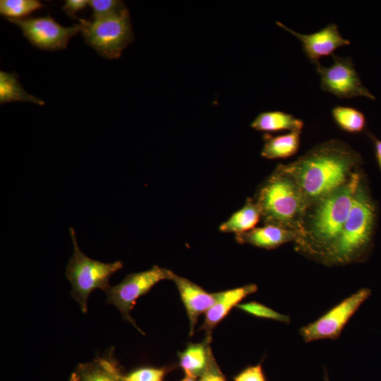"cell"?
I'll list each match as a JSON object with an SVG mask.
<instances>
[{"label":"cell","mask_w":381,"mask_h":381,"mask_svg":"<svg viewBox=\"0 0 381 381\" xmlns=\"http://www.w3.org/2000/svg\"><path fill=\"white\" fill-rule=\"evenodd\" d=\"M361 163L348 144L330 140L315 146L296 161L277 168L296 183L309 205L345 183Z\"/></svg>","instance_id":"6da1fadb"},{"label":"cell","mask_w":381,"mask_h":381,"mask_svg":"<svg viewBox=\"0 0 381 381\" xmlns=\"http://www.w3.org/2000/svg\"><path fill=\"white\" fill-rule=\"evenodd\" d=\"M241 310L257 318L277 320L281 322L289 323L290 318L257 301H250L239 303L236 306Z\"/></svg>","instance_id":"603a6c76"},{"label":"cell","mask_w":381,"mask_h":381,"mask_svg":"<svg viewBox=\"0 0 381 381\" xmlns=\"http://www.w3.org/2000/svg\"><path fill=\"white\" fill-rule=\"evenodd\" d=\"M211 341V337H205L202 342L189 343L183 351L179 352V365L186 376L197 379L205 372L214 357Z\"/></svg>","instance_id":"9a60e30c"},{"label":"cell","mask_w":381,"mask_h":381,"mask_svg":"<svg viewBox=\"0 0 381 381\" xmlns=\"http://www.w3.org/2000/svg\"><path fill=\"white\" fill-rule=\"evenodd\" d=\"M277 24L301 41L306 56L315 65L320 63V57L332 55L337 49L351 43L341 35L337 25L334 23H329L310 34L298 33L281 22L277 21Z\"/></svg>","instance_id":"8fae6325"},{"label":"cell","mask_w":381,"mask_h":381,"mask_svg":"<svg viewBox=\"0 0 381 381\" xmlns=\"http://www.w3.org/2000/svg\"><path fill=\"white\" fill-rule=\"evenodd\" d=\"M301 234L298 231L286 229L272 224H265L260 227L236 234V242L249 244L258 248L271 250L289 242L296 243Z\"/></svg>","instance_id":"5bb4252c"},{"label":"cell","mask_w":381,"mask_h":381,"mask_svg":"<svg viewBox=\"0 0 381 381\" xmlns=\"http://www.w3.org/2000/svg\"><path fill=\"white\" fill-rule=\"evenodd\" d=\"M333 63L325 67L320 63L315 64L320 78V87L340 99L365 97L375 99V97L363 85L355 65L349 56L332 55Z\"/></svg>","instance_id":"9c48e42d"},{"label":"cell","mask_w":381,"mask_h":381,"mask_svg":"<svg viewBox=\"0 0 381 381\" xmlns=\"http://www.w3.org/2000/svg\"><path fill=\"white\" fill-rule=\"evenodd\" d=\"M173 273L170 270L156 265L147 270L131 273L120 283L110 286L105 291L107 303L116 307L125 321L144 334L131 317V311L140 297L148 293L160 281L171 280Z\"/></svg>","instance_id":"52a82bcc"},{"label":"cell","mask_w":381,"mask_h":381,"mask_svg":"<svg viewBox=\"0 0 381 381\" xmlns=\"http://www.w3.org/2000/svg\"><path fill=\"white\" fill-rule=\"evenodd\" d=\"M87 4V0H66L62 8L72 18H76V12L83 9Z\"/></svg>","instance_id":"83f0119b"},{"label":"cell","mask_w":381,"mask_h":381,"mask_svg":"<svg viewBox=\"0 0 381 381\" xmlns=\"http://www.w3.org/2000/svg\"><path fill=\"white\" fill-rule=\"evenodd\" d=\"M376 212L375 202L362 178L347 219L322 263L346 265L365 260L373 246Z\"/></svg>","instance_id":"3957f363"},{"label":"cell","mask_w":381,"mask_h":381,"mask_svg":"<svg viewBox=\"0 0 381 381\" xmlns=\"http://www.w3.org/2000/svg\"><path fill=\"white\" fill-rule=\"evenodd\" d=\"M362 178L354 171L345 183L309 205L296 243L299 253L322 262L347 219Z\"/></svg>","instance_id":"7a4b0ae2"},{"label":"cell","mask_w":381,"mask_h":381,"mask_svg":"<svg viewBox=\"0 0 381 381\" xmlns=\"http://www.w3.org/2000/svg\"><path fill=\"white\" fill-rule=\"evenodd\" d=\"M18 25L24 36L35 47L44 50L65 49L70 39L81 30L80 24L64 27L50 15L44 17L6 18Z\"/></svg>","instance_id":"30bf717a"},{"label":"cell","mask_w":381,"mask_h":381,"mask_svg":"<svg viewBox=\"0 0 381 381\" xmlns=\"http://www.w3.org/2000/svg\"><path fill=\"white\" fill-rule=\"evenodd\" d=\"M37 0H1L0 13L6 18H24L32 12L43 8Z\"/></svg>","instance_id":"7402d4cb"},{"label":"cell","mask_w":381,"mask_h":381,"mask_svg":"<svg viewBox=\"0 0 381 381\" xmlns=\"http://www.w3.org/2000/svg\"><path fill=\"white\" fill-rule=\"evenodd\" d=\"M69 231L73 253L66 265V277L72 286L71 296L86 313L91 292L96 289L105 292L110 286L111 277L122 269L123 264L120 260L103 262L86 256L79 248L73 228L71 227Z\"/></svg>","instance_id":"5b68a950"},{"label":"cell","mask_w":381,"mask_h":381,"mask_svg":"<svg viewBox=\"0 0 381 381\" xmlns=\"http://www.w3.org/2000/svg\"><path fill=\"white\" fill-rule=\"evenodd\" d=\"M371 294L362 288L331 308L316 320L303 326L299 334L305 342L339 338L346 325Z\"/></svg>","instance_id":"ba28073f"},{"label":"cell","mask_w":381,"mask_h":381,"mask_svg":"<svg viewBox=\"0 0 381 381\" xmlns=\"http://www.w3.org/2000/svg\"><path fill=\"white\" fill-rule=\"evenodd\" d=\"M198 381H226L214 357L212 358L209 366L205 372L199 377Z\"/></svg>","instance_id":"4316f807"},{"label":"cell","mask_w":381,"mask_h":381,"mask_svg":"<svg viewBox=\"0 0 381 381\" xmlns=\"http://www.w3.org/2000/svg\"><path fill=\"white\" fill-rule=\"evenodd\" d=\"M168 368L143 367L120 375L121 381H163Z\"/></svg>","instance_id":"cb8c5ba5"},{"label":"cell","mask_w":381,"mask_h":381,"mask_svg":"<svg viewBox=\"0 0 381 381\" xmlns=\"http://www.w3.org/2000/svg\"><path fill=\"white\" fill-rule=\"evenodd\" d=\"M331 113L334 123L343 131L359 133L366 128L365 116L356 108L336 106L332 108Z\"/></svg>","instance_id":"44dd1931"},{"label":"cell","mask_w":381,"mask_h":381,"mask_svg":"<svg viewBox=\"0 0 381 381\" xmlns=\"http://www.w3.org/2000/svg\"><path fill=\"white\" fill-rule=\"evenodd\" d=\"M234 381H267L261 363L250 365L241 371Z\"/></svg>","instance_id":"484cf974"},{"label":"cell","mask_w":381,"mask_h":381,"mask_svg":"<svg viewBox=\"0 0 381 381\" xmlns=\"http://www.w3.org/2000/svg\"><path fill=\"white\" fill-rule=\"evenodd\" d=\"M171 280L175 283L189 320V335L194 334L199 316L205 313L215 303L216 293H209L190 280L174 272Z\"/></svg>","instance_id":"7c38bea8"},{"label":"cell","mask_w":381,"mask_h":381,"mask_svg":"<svg viewBox=\"0 0 381 381\" xmlns=\"http://www.w3.org/2000/svg\"><path fill=\"white\" fill-rule=\"evenodd\" d=\"M262 219L260 208L255 200L248 198L244 205L234 212L219 226V230L223 233H234L236 234L249 231Z\"/></svg>","instance_id":"ac0fdd59"},{"label":"cell","mask_w":381,"mask_h":381,"mask_svg":"<svg viewBox=\"0 0 381 381\" xmlns=\"http://www.w3.org/2000/svg\"><path fill=\"white\" fill-rule=\"evenodd\" d=\"M255 200L265 224L298 231L302 236L309 204L289 175L276 167L259 188Z\"/></svg>","instance_id":"277c9868"},{"label":"cell","mask_w":381,"mask_h":381,"mask_svg":"<svg viewBox=\"0 0 381 381\" xmlns=\"http://www.w3.org/2000/svg\"><path fill=\"white\" fill-rule=\"evenodd\" d=\"M73 373L77 381H121V373L111 352L79 364Z\"/></svg>","instance_id":"2e32d148"},{"label":"cell","mask_w":381,"mask_h":381,"mask_svg":"<svg viewBox=\"0 0 381 381\" xmlns=\"http://www.w3.org/2000/svg\"><path fill=\"white\" fill-rule=\"evenodd\" d=\"M258 286L249 284L237 288L217 292V299L212 306L205 313L203 323L200 329L205 331V337L212 338L214 328L229 312L236 307L248 296L255 293Z\"/></svg>","instance_id":"4fadbf2b"},{"label":"cell","mask_w":381,"mask_h":381,"mask_svg":"<svg viewBox=\"0 0 381 381\" xmlns=\"http://www.w3.org/2000/svg\"><path fill=\"white\" fill-rule=\"evenodd\" d=\"M303 121L294 116L282 111H268L260 113L252 121L253 129L265 133L289 131L300 132L303 128Z\"/></svg>","instance_id":"e0dca14e"},{"label":"cell","mask_w":381,"mask_h":381,"mask_svg":"<svg viewBox=\"0 0 381 381\" xmlns=\"http://www.w3.org/2000/svg\"><path fill=\"white\" fill-rule=\"evenodd\" d=\"M181 381H197L195 378L189 377V376H185Z\"/></svg>","instance_id":"f546056e"},{"label":"cell","mask_w":381,"mask_h":381,"mask_svg":"<svg viewBox=\"0 0 381 381\" xmlns=\"http://www.w3.org/2000/svg\"><path fill=\"white\" fill-rule=\"evenodd\" d=\"M324 378H325V381H329L327 372H325V377H324Z\"/></svg>","instance_id":"1f68e13d"},{"label":"cell","mask_w":381,"mask_h":381,"mask_svg":"<svg viewBox=\"0 0 381 381\" xmlns=\"http://www.w3.org/2000/svg\"><path fill=\"white\" fill-rule=\"evenodd\" d=\"M368 135L373 142L376 161L381 171V140L378 139L370 131L368 132Z\"/></svg>","instance_id":"f1b7e54d"},{"label":"cell","mask_w":381,"mask_h":381,"mask_svg":"<svg viewBox=\"0 0 381 381\" xmlns=\"http://www.w3.org/2000/svg\"><path fill=\"white\" fill-rule=\"evenodd\" d=\"M86 43L107 59L119 58L133 40L130 14L126 7L112 15L79 19Z\"/></svg>","instance_id":"8992f818"},{"label":"cell","mask_w":381,"mask_h":381,"mask_svg":"<svg viewBox=\"0 0 381 381\" xmlns=\"http://www.w3.org/2000/svg\"><path fill=\"white\" fill-rule=\"evenodd\" d=\"M68 381H77L74 373L71 375Z\"/></svg>","instance_id":"4dcf8cb0"},{"label":"cell","mask_w":381,"mask_h":381,"mask_svg":"<svg viewBox=\"0 0 381 381\" xmlns=\"http://www.w3.org/2000/svg\"><path fill=\"white\" fill-rule=\"evenodd\" d=\"M89 4L92 10V18L110 16L126 8L125 4L119 0H91Z\"/></svg>","instance_id":"d4e9b609"},{"label":"cell","mask_w":381,"mask_h":381,"mask_svg":"<svg viewBox=\"0 0 381 381\" xmlns=\"http://www.w3.org/2000/svg\"><path fill=\"white\" fill-rule=\"evenodd\" d=\"M11 102H28L44 105V102L27 92L18 81L15 72L0 71V103Z\"/></svg>","instance_id":"ffe728a7"},{"label":"cell","mask_w":381,"mask_h":381,"mask_svg":"<svg viewBox=\"0 0 381 381\" xmlns=\"http://www.w3.org/2000/svg\"><path fill=\"white\" fill-rule=\"evenodd\" d=\"M264 145L261 156L269 159H286L294 155L300 147L301 133H289L273 136L263 135Z\"/></svg>","instance_id":"d6986e66"}]
</instances>
